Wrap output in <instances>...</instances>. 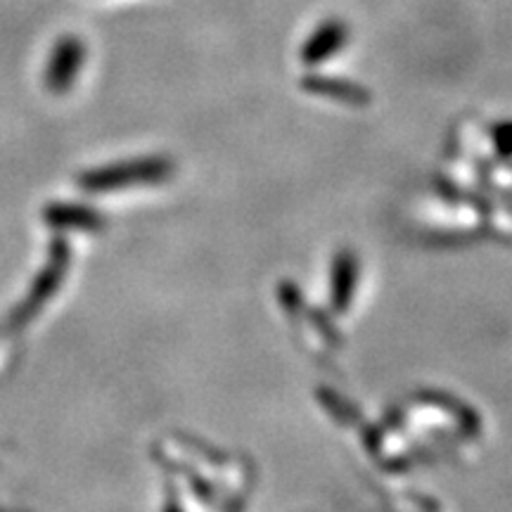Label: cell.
I'll use <instances>...</instances> for the list:
<instances>
[{"mask_svg": "<svg viewBox=\"0 0 512 512\" xmlns=\"http://www.w3.org/2000/svg\"><path fill=\"white\" fill-rule=\"evenodd\" d=\"M169 171V164L162 162V159H138V162H126L119 166H112V169L100 171L95 174L91 181H86L91 188H119V185L128 183H150L159 181V178L166 176Z\"/></svg>", "mask_w": 512, "mask_h": 512, "instance_id": "cell-1", "label": "cell"}, {"mask_svg": "<svg viewBox=\"0 0 512 512\" xmlns=\"http://www.w3.org/2000/svg\"><path fill=\"white\" fill-rule=\"evenodd\" d=\"M349 41V27L342 19L330 17L309 36V41L302 46V62L304 64H320L330 60L332 55L339 53Z\"/></svg>", "mask_w": 512, "mask_h": 512, "instance_id": "cell-2", "label": "cell"}, {"mask_svg": "<svg viewBox=\"0 0 512 512\" xmlns=\"http://www.w3.org/2000/svg\"><path fill=\"white\" fill-rule=\"evenodd\" d=\"M304 86L313 93L330 95V98H337V100H347V102H363V100H366V91H363V88H358L356 83H349V81L311 76V79H306Z\"/></svg>", "mask_w": 512, "mask_h": 512, "instance_id": "cell-3", "label": "cell"}, {"mask_svg": "<svg viewBox=\"0 0 512 512\" xmlns=\"http://www.w3.org/2000/svg\"><path fill=\"white\" fill-rule=\"evenodd\" d=\"M356 280V261L351 259L349 254L339 256L335 264V275H332V292H335V304L337 309H344L351 297V290H354Z\"/></svg>", "mask_w": 512, "mask_h": 512, "instance_id": "cell-4", "label": "cell"}]
</instances>
